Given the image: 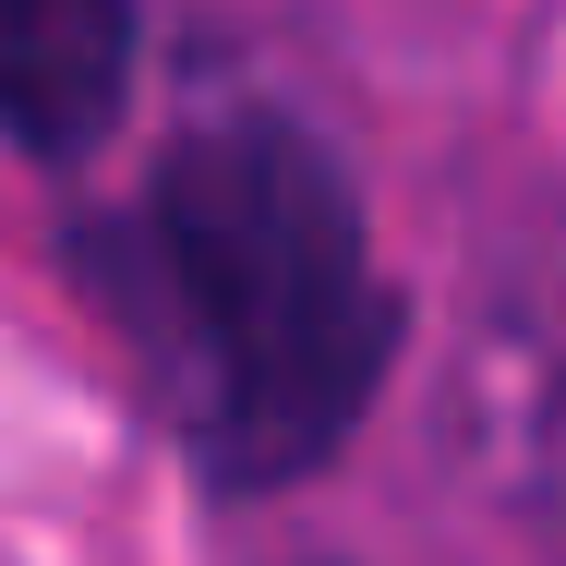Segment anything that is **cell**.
<instances>
[{
  "instance_id": "1",
  "label": "cell",
  "mask_w": 566,
  "mask_h": 566,
  "mask_svg": "<svg viewBox=\"0 0 566 566\" xmlns=\"http://www.w3.org/2000/svg\"><path fill=\"white\" fill-rule=\"evenodd\" d=\"M85 302L133 349L169 447L218 494H277L361 434L398 290L349 169L277 109H218L85 229Z\"/></svg>"
},
{
  "instance_id": "2",
  "label": "cell",
  "mask_w": 566,
  "mask_h": 566,
  "mask_svg": "<svg viewBox=\"0 0 566 566\" xmlns=\"http://www.w3.org/2000/svg\"><path fill=\"white\" fill-rule=\"evenodd\" d=\"M133 85V0H0V145L85 157Z\"/></svg>"
}]
</instances>
